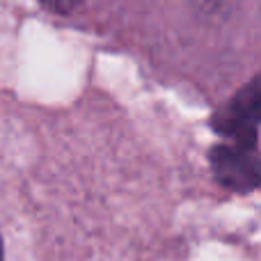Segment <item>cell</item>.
Segmentation results:
<instances>
[{"mask_svg":"<svg viewBox=\"0 0 261 261\" xmlns=\"http://www.w3.org/2000/svg\"><path fill=\"white\" fill-rule=\"evenodd\" d=\"M41 3L55 14H71L83 0H41Z\"/></svg>","mask_w":261,"mask_h":261,"instance_id":"6da1fadb","label":"cell"},{"mask_svg":"<svg viewBox=\"0 0 261 261\" xmlns=\"http://www.w3.org/2000/svg\"><path fill=\"white\" fill-rule=\"evenodd\" d=\"M206 5H213V3H225V0H204Z\"/></svg>","mask_w":261,"mask_h":261,"instance_id":"7a4b0ae2","label":"cell"},{"mask_svg":"<svg viewBox=\"0 0 261 261\" xmlns=\"http://www.w3.org/2000/svg\"><path fill=\"white\" fill-rule=\"evenodd\" d=\"M0 261H3V241H0Z\"/></svg>","mask_w":261,"mask_h":261,"instance_id":"3957f363","label":"cell"}]
</instances>
